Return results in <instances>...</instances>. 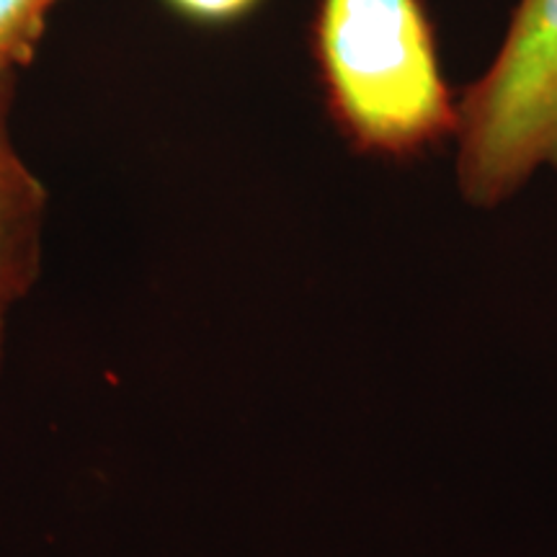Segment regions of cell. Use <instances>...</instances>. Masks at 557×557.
Masks as SVG:
<instances>
[{"instance_id": "1", "label": "cell", "mask_w": 557, "mask_h": 557, "mask_svg": "<svg viewBox=\"0 0 557 557\" xmlns=\"http://www.w3.org/2000/svg\"><path fill=\"white\" fill-rule=\"evenodd\" d=\"M318 58L333 116L359 150L408 158L457 132L421 0H323Z\"/></svg>"}, {"instance_id": "2", "label": "cell", "mask_w": 557, "mask_h": 557, "mask_svg": "<svg viewBox=\"0 0 557 557\" xmlns=\"http://www.w3.org/2000/svg\"><path fill=\"white\" fill-rule=\"evenodd\" d=\"M465 199L496 207L557 169V0H521L498 58L457 103Z\"/></svg>"}, {"instance_id": "3", "label": "cell", "mask_w": 557, "mask_h": 557, "mask_svg": "<svg viewBox=\"0 0 557 557\" xmlns=\"http://www.w3.org/2000/svg\"><path fill=\"white\" fill-rule=\"evenodd\" d=\"M45 191L11 148L0 122V310L26 295L39 274Z\"/></svg>"}, {"instance_id": "4", "label": "cell", "mask_w": 557, "mask_h": 557, "mask_svg": "<svg viewBox=\"0 0 557 557\" xmlns=\"http://www.w3.org/2000/svg\"><path fill=\"white\" fill-rule=\"evenodd\" d=\"M54 3L58 0H0V83L37 50Z\"/></svg>"}, {"instance_id": "5", "label": "cell", "mask_w": 557, "mask_h": 557, "mask_svg": "<svg viewBox=\"0 0 557 557\" xmlns=\"http://www.w3.org/2000/svg\"><path fill=\"white\" fill-rule=\"evenodd\" d=\"M178 11L201 21H230L253 9L259 0H171Z\"/></svg>"}, {"instance_id": "6", "label": "cell", "mask_w": 557, "mask_h": 557, "mask_svg": "<svg viewBox=\"0 0 557 557\" xmlns=\"http://www.w3.org/2000/svg\"><path fill=\"white\" fill-rule=\"evenodd\" d=\"M3 323H5V312L0 310V357H3V338H5V329H3Z\"/></svg>"}]
</instances>
